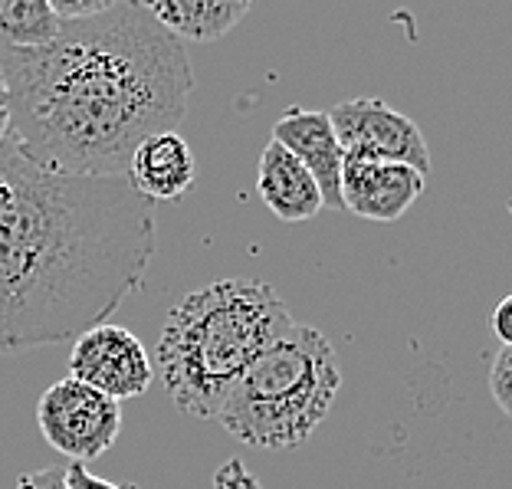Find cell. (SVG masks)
Returning <instances> with one entry per match:
<instances>
[{
	"instance_id": "cell-4",
	"label": "cell",
	"mask_w": 512,
	"mask_h": 489,
	"mask_svg": "<svg viewBox=\"0 0 512 489\" xmlns=\"http://www.w3.org/2000/svg\"><path fill=\"white\" fill-rule=\"evenodd\" d=\"M342 388L332 342L312 325L293 329L266 348L230 388L214 421L256 450H296L329 417Z\"/></svg>"
},
{
	"instance_id": "cell-7",
	"label": "cell",
	"mask_w": 512,
	"mask_h": 489,
	"mask_svg": "<svg viewBox=\"0 0 512 489\" xmlns=\"http://www.w3.org/2000/svg\"><path fill=\"white\" fill-rule=\"evenodd\" d=\"M329 119L345 155L398 161L421 174L430 171L424 132L384 99H345L332 106Z\"/></svg>"
},
{
	"instance_id": "cell-13",
	"label": "cell",
	"mask_w": 512,
	"mask_h": 489,
	"mask_svg": "<svg viewBox=\"0 0 512 489\" xmlns=\"http://www.w3.org/2000/svg\"><path fill=\"white\" fill-rule=\"evenodd\" d=\"M63 23L46 0H0V50H30L60 37Z\"/></svg>"
},
{
	"instance_id": "cell-5",
	"label": "cell",
	"mask_w": 512,
	"mask_h": 489,
	"mask_svg": "<svg viewBox=\"0 0 512 489\" xmlns=\"http://www.w3.org/2000/svg\"><path fill=\"white\" fill-rule=\"evenodd\" d=\"M37 424L43 440L73 463L102 457L122 430V407L106 394L73 378L50 384L40 394Z\"/></svg>"
},
{
	"instance_id": "cell-9",
	"label": "cell",
	"mask_w": 512,
	"mask_h": 489,
	"mask_svg": "<svg viewBox=\"0 0 512 489\" xmlns=\"http://www.w3.org/2000/svg\"><path fill=\"white\" fill-rule=\"evenodd\" d=\"M273 142L283 145L312 178H316L322 191V204L332 211H345L342 207V168H345V151L339 145L329 112H312V109H286L273 125Z\"/></svg>"
},
{
	"instance_id": "cell-19",
	"label": "cell",
	"mask_w": 512,
	"mask_h": 489,
	"mask_svg": "<svg viewBox=\"0 0 512 489\" xmlns=\"http://www.w3.org/2000/svg\"><path fill=\"white\" fill-rule=\"evenodd\" d=\"M493 332H496V339L503 342V348H512V293L499 302L493 312Z\"/></svg>"
},
{
	"instance_id": "cell-16",
	"label": "cell",
	"mask_w": 512,
	"mask_h": 489,
	"mask_svg": "<svg viewBox=\"0 0 512 489\" xmlns=\"http://www.w3.org/2000/svg\"><path fill=\"white\" fill-rule=\"evenodd\" d=\"M214 489H263L260 480L243 467V460H227L220 463L217 473H214Z\"/></svg>"
},
{
	"instance_id": "cell-3",
	"label": "cell",
	"mask_w": 512,
	"mask_h": 489,
	"mask_svg": "<svg viewBox=\"0 0 512 489\" xmlns=\"http://www.w3.org/2000/svg\"><path fill=\"white\" fill-rule=\"evenodd\" d=\"M289 306L260 279H217L168 312L158 339L161 384L188 417H217L230 388L279 335Z\"/></svg>"
},
{
	"instance_id": "cell-6",
	"label": "cell",
	"mask_w": 512,
	"mask_h": 489,
	"mask_svg": "<svg viewBox=\"0 0 512 489\" xmlns=\"http://www.w3.org/2000/svg\"><path fill=\"white\" fill-rule=\"evenodd\" d=\"M69 378L112 401L142 398L155 381V365L142 339L125 325L102 322L83 332L69 352Z\"/></svg>"
},
{
	"instance_id": "cell-12",
	"label": "cell",
	"mask_w": 512,
	"mask_h": 489,
	"mask_svg": "<svg viewBox=\"0 0 512 489\" xmlns=\"http://www.w3.org/2000/svg\"><path fill=\"white\" fill-rule=\"evenodd\" d=\"M145 7L171 37L191 43H214L227 37L250 14L247 0H158Z\"/></svg>"
},
{
	"instance_id": "cell-10",
	"label": "cell",
	"mask_w": 512,
	"mask_h": 489,
	"mask_svg": "<svg viewBox=\"0 0 512 489\" xmlns=\"http://www.w3.org/2000/svg\"><path fill=\"white\" fill-rule=\"evenodd\" d=\"M194 151L181 132H161L145 138L128 161V181L138 194H145L151 204L174 201L194 188Z\"/></svg>"
},
{
	"instance_id": "cell-15",
	"label": "cell",
	"mask_w": 512,
	"mask_h": 489,
	"mask_svg": "<svg viewBox=\"0 0 512 489\" xmlns=\"http://www.w3.org/2000/svg\"><path fill=\"white\" fill-rule=\"evenodd\" d=\"M46 4H50L53 17L60 23H83V20L106 14L115 0H96V4H83V0H46Z\"/></svg>"
},
{
	"instance_id": "cell-1",
	"label": "cell",
	"mask_w": 512,
	"mask_h": 489,
	"mask_svg": "<svg viewBox=\"0 0 512 489\" xmlns=\"http://www.w3.org/2000/svg\"><path fill=\"white\" fill-rule=\"evenodd\" d=\"M155 204L128 174H69L0 142V355L76 342L138 293Z\"/></svg>"
},
{
	"instance_id": "cell-20",
	"label": "cell",
	"mask_w": 512,
	"mask_h": 489,
	"mask_svg": "<svg viewBox=\"0 0 512 489\" xmlns=\"http://www.w3.org/2000/svg\"><path fill=\"white\" fill-rule=\"evenodd\" d=\"M10 135V99H7V86L4 76H0V142Z\"/></svg>"
},
{
	"instance_id": "cell-17",
	"label": "cell",
	"mask_w": 512,
	"mask_h": 489,
	"mask_svg": "<svg viewBox=\"0 0 512 489\" xmlns=\"http://www.w3.org/2000/svg\"><path fill=\"white\" fill-rule=\"evenodd\" d=\"M17 489H66V467H43L33 473H20Z\"/></svg>"
},
{
	"instance_id": "cell-18",
	"label": "cell",
	"mask_w": 512,
	"mask_h": 489,
	"mask_svg": "<svg viewBox=\"0 0 512 489\" xmlns=\"http://www.w3.org/2000/svg\"><path fill=\"white\" fill-rule=\"evenodd\" d=\"M66 489H138V486H115L102 476L89 473L86 463H69L66 467Z\"/></svg>"
},
{
	"instance_id": "cell-11",
	"label": "cell",
	"mask_w": 512,
	"mask_h": 489,
	"mask_svg": "<svg viewBox=\"0 0 512 489\" xmlns=\"http://www.w3.org/2000/svg\"><path fill=\"white\" fill-rule=\"evenodd\" d=\"M256 191H260L263 204L270 207L279 220H286V224L312 220L325 207L316 178H312V174L276 142L266 145L260 155Z\"/></svg>"
},
{
	"instance_id": "cell-2",
	"label": "cell",
	"mask_w": 512,
	"mask_h": 489,
	"mask_svg": "<svg viewBox=\"0 0 512 489\" xmlns=\"http://www.w3.org/2000/svg\"><path fill=\"white\" fill-rule=\"evenodd\" d=\"M10 138L33 161L69 174H128L135 148L174 132L194 89L184 43L145 4L63 23L30 50H0Z\"/></svg>"
},
{
	"instance_id": "cell-8",
	"label": "cell",
	"mask_w": 512,
	"mask_h": 489,
	"mask_svg": "<svg viewBox=\"0 0 512 489\" xmlns=\"http://www.w3.org/2000/svg\"><path fill=\"white\" fill-rule=\"evenodd\" d=\"M427 188V174L398 165V161L345 155L342 168V207L362 220L391 224L414 207Z\"/></svg>"
},
{
	"instance_id": "cell-14",
	"label": "cell",
	"mask_w": 512,
	"mask_h": 489,
	"mask_svg": "<svg viewBox=\"0 0 512 489\" xmlns=\"http://www.w3.org/2000/svg\"><path fill=\"white\" fill-rule=\"evenodd\" d=\"M490 391L496 407L512 421V348H499L496 362L490 368Z\"/></svg>"
}]
</instances>
